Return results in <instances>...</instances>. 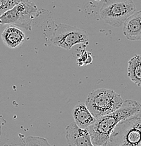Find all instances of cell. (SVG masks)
I'll list each match as a JSON object with an SVG mask.
<instances>
[{
  "mask_svg": "<svg viewBox=\"0 0 141 146\" xmlns=\"http://www.w3.org/2000/svg\"><path fill=\"white\" fill-rule=\"evenodd\" d=\"M95 1H100V0H95Z\"/></svg>",
  "mask_w": 141,
  "mask_h": 146,
  "instance_id": "obj_16",
  "label": "cell"
},
{
  "mask_svg": "<svg viewBox=\"0 0 141 146\" xmlns=\"http://www.w3.org/2000/svg\"><path fill=\"white\" fill-rule=\"evenodd\" d=\"M124 35L131 41H141V11L135 12L124 23Z\"/></svg>",
  "mask_w": 141,
  "mask_h": 146,
  "instance_id": "obj_8",
  "label": "cell"
},
{
  "mask_svg": "<svg viewBox=\"0 0 141 146\" xmlns=\"http://www.w3.org/2000/svg\"><path fill=\"white\" fill-rule=\"evenodd\" d=\"M140 146H141V145H140Z\"/></svg>",
  "mask_w": 141,
  "mask_h": 146,
  "instance_id": "obj_17",
  "label": "cell"
},
{
  "mask_svg": "<svg viewBox=\"0 0 141 146\" xmlns=\"http://www.w3.org/2000/svg\"><path fill=\"white\" fill-rule=\"evenodd\" d=\"M1 39L7 47L16 48L23 44L26 39V36L19 27L9 25L3 30Z\"/></svg>",
  "mask_w": 141,
  "mask_h": 146,
  "instance_id": "obj_9",
  "label": "cell"
},
{
  "mask_svg": "<svg viewBox=\"0 0 141 146\" xmlns=\"http://www.w3.org/2000/svg\"><path fill=\"white\" fill-rule=\"evenodd\" d=\"M38 9L33 1L21 0L15 7L0 16V25H12L31 30L32 23L37 16Z\"/></svg>",
  "mask_w": 141,
  "mask_h": 146,
  "instance_id": "obj_5",
  "label": "cell"
},
{
  "mask_svg": "<svg viewBox=\"0 0 141 146\" xmlns=\"http://www.w3.org/2000/svg\"><path fill=\"white\" fill-rule=\"evenodd\" d=\"M72 116L75 124L79 128L84 129H87L96 120L87 108L86 104L81 102L74 108Z\"/></svg>",
  "mask_w": 141,
  "mask_h": 146,
  "instance_id": "obj_10",
  "label": "cell"
},
{
  "mask_svg": "<svg viewBox=\"0 0 141 146\" xmlns=\"http://www.w3.org/2000/svg\"><path fill=\"white\" fill-rule=\"evenodd\" d=\"M89 40L86 31L63 23L57 25L51 38V43L54 46L66 50L71 49L75 45L80 44L88 45Z\"/></svg>",
  "mask_w": 141,
  "mask_h": 146,
  "instance_id": "obj_6",
  "label": "cell"
},
{
  "mask_svg": "<svg viewBox=\"0 0 141 146\" xmlns=\"http://www.w3.org/2000/svg\"><path fill=\"white\" fill-rule=\"evenodd\" d=\"M66 138L69 146H95L87 129H81L72 122L66 129Z\"/></svg>",
  "mask_w": 141,
  "mask_h": 146,
  "instance_id": "obj_7",
  "label": "cell"
},
{
  "mask_svg": "<svg viewBox=\"0 0 141 146\" xmlns=\"http://www.w3.org/2000/svg\"><path fill=\"white\" fill-rule=\"evenodd\" d=\"M27 146H52L46 139L39 136H30L26 138Z\"/></svg>",
  "mask_w": 141,
  "mask_h": 146,
  "instance_id": "obj_12",
  "label": "cell"
},
{
  "mask_svg": "<svg viewBox=\"0 0 141 146\" xmlns=\"http://www.w3.org/2000/svg\"><path fill=\"white\" fill-rule=\"evenodd\" d=\"M141 145V110L122 120L112 131L104 146H140Z\"/></svg>",
  "mask_w": 141,
  "mask_h": 146,
  "instance_id": "obj_2",
  "label": "cell"
},
{
  "mask_svg": "<svg viewBox=\"0 0 141 146\" xmlns=\"http://www.w3.org/2000/svg\"><path fill=\"white\" fill-rule=\"evenodd\" d=\"M92 61H93V58H92L91 53L87 52L84 49L81 51V55L77 58V63L79 66L89 65L92 63Z\"/></svg>",
  "mask_w": 141,
  "mask_h": 146,
  "instance_id": "obj_14",
  "label": "cell"
},
{
  "mask_svg": "<svg viewBox=\"0 0 141 146\" xmlns=\"http://www.w3.org/2000/svg\"><path fill=\"white\" fill-rule=\"evenodd\" d=\"M136 10L133 0H105L100 10V16L108 25L120 27Z\"/></svg>",
  "mask_w": 141,
  "mask_h": 146,
  "instance_id": "obj_4",
  "label": "cell"
},
{
  "mask_svg": "<svg viewBox=\"0 0 141 146\" xmlns=\"http://www.w3.org/2000/svg\"><path fill=\"white\" fill-rule=\"evenodd\" d=\"M123 103L124 100L119 94L113 89L101 88L91 92L85 104L95 119H98L119 109Z\"/></svg>",
  "mask_w": 141,
  "mask_h": 146,
  "instance_id": "obj_3",
  "label": "cell"
},
{
  "mask_svg": "<svg viewBox=\"0 0 141 146\" xmlns=\"http://www.w3.org/2000/svg\"><path fill=\"white\" fill-rule=\"evenodd\" d=\"M21 0H0V16L18 4Z\"/></svg>",
  "mask_w": 141,
  "mask_h": 146,
  "instance_id": "obj_13",
  "label": "cell"
},
{
  "mask_svg": "<svg viewBox=\"0 0 141 146\" xmlns=\"http://www.w3.org/2000/svg\"><path fill=\"white\" fill-rule=\"evenodd\" d=\"M1 121H0V129H1Z\"/></svg>",
  "mask_w": 141,
  "mask_h": 146,
  "instance_id": "obj_15",
  "label": "cell"
},
{
  "mask_svg": "<svg viewBox=\"0 0 141 146\" xmlns=\"http://www.w3.org/2000/svg\"><path fill=\"white\" fill-rule=\"evenodd\" d=\"M128 77L135 84L141 87V55H136L128 62Z\"/></svg>",
  "mask_w": 141,
  "mask_h": 146,
  "instance_id": "obj_11",
  "label": "cell"
},
{
  "mask_svg": "<svg viewBox=\"0 0 141 146\" xmlns=\"http://www.w3.org/2000/svg\"><path fill=\"white\" fill-rule=\"evenodd\" d=\"M141 110V104L134 100H124L119 109L101 117L87 130L95 146H104L115 127L122 120L130 117Z\"/></svg>",
  "mask_w": 141,
  "mask_h": 146,
  "instance_id": "obj_1",
  "label": "cell"
}]
</instances>
